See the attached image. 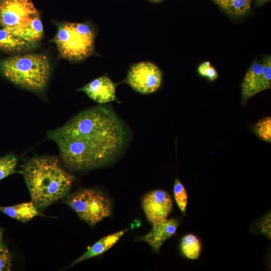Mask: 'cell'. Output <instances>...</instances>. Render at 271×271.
Listing matches in <instances>:
<instances>
[{
	"instance_id": "6da1fadb",
	"label": "cell",
	"mask_w": 271,
	"mask_h": 271,
	"mask_svg": "<svg viewBox=\"0 0 271 271\" xmlns=\"http://www.w3.org/2000/svg\"><path fill=\"white\" fill-rule=\"evenodd\" d=\"M57 145L64 165L74 171L103 166L123 147L125 132L110 109L97 107L85 111L50 132Z\"/></svg>"
},
{
	"instance_id": "7a4b0ae2",
	"label": "cell",
	"mask_w": 271,
	"mask_h": 271,
	"mask_svg": "<svg viewBox=\"0 0 271 271\" xmlns=\"http://www.w3.org/2000/svg\"><path fill=\"white\" fill-rule=\"evenodd\" d=\"M22 174L32 201L38 207L47 206L69 191L73 177L54 157L34 158L23 167Z\"/></svg>"
},
{
	"instance_id": "3957f363",
	"label": "cell",
	"mask_w": 271,
	"mask_h": 271,
	"mask_svg": "<svg viewBox=\"0 0 271 271\" xmlns=\"http://www.w3.org/2000/svg\"><path fill=\"white\" fill-rule=\"evenodd\" d=\"M0 70L13 83L29 90L40 91L47 83L50 65L45 55L26 54L3 60Z\"/></svg>"
},
{
	"instance_id": "277c9868",
	"label": "cell",
	"mask_w": 271,
	"mask_h": 271,
	"mask_svg": "<svg viewBox=\"0 0 271 271\" xmlns=\"http://www.w3.org/2000/svg\"><path fill=\"white\" fill-rule=\"evenodd\" d=\"M0 26L35 44L43 33L39 12L32 0H0Z\"/></svg>"
},
{
	"instance_id": "5b68a950",
	"label": "cell",
	"mask_w": 271,
	"mask_h": 271,
	"mask_svg": "<svg viewBox=\"0 0 271 271\" xmlns=\"http://www.w3.org/2000/svg\"><path fill=\"white\" fill-rule=\"evenodd\" d=\"M94 38V32L88 25L65 23L59 26L54 42L62 57L77 61L92 54Z\"/></svg>"
},
{
	"instance_id": "8992f818",
	"label": "cell",
	"mask_w": 271,
	"mask_h": 271,
	"mask_svg": "<svg viewBox=\"0 0 271 271\" xmlns=\"http://www.w3.org/2000/svg\"><path fill=\"white\" fill-rule=\"evenodd\" d=\"M78 216L90 225H95L111 214L108 199L101 192L82 189L70 195L66 200Z\"/></svg>"
},
{
	"instance_id": "52a82bcc",
	"label": "cell",
	"mask_w": 271,
	"mask_h": 271,
	"mask_svg": "<svg viewBox=\"0 0 271 271\" xmlns=\"http://www.w3.org/2000/svg\"><path fill=\"white\" fill-rule=\"evenodd\" d=\"M271 87V58H265L262 64H252L245 74L241 84V102Z\"/></svg>"
},
{
	"instance_id": "ba28073f",
	"label": "cell",
	"mask_w": 271,
	"mask_h": 271,
	"mask_svg": "<svg viewBox=\"0 0 271 271\" xmlns=\"http://www.w3.org/2000/svg\"><path fill=\"white\" fill-rule=\"evenodd\" d=\"M162 78V72L156 65L149 62H143L130 68L127 81L134 90L143 94H149L160 87Z\"/></svg>"
},
{
	"instance_id": "9c48e42d",
	"label": "cell",
	"mask_w": 271,
	"mask_h": 271,
	"mask_svg": "<svg viewBox=\"0 0 271 271\" xmlns=\"http://www.w3.org/2000/svg\"><path fill=\"white\" fill-rule=\"evenodd\" d=\"M143 207L147 219L153 225L167 219L172 210L173 202L166 191L156 190L144 196Z\"/></svg>"
},
{
	"instance_id": "30bf717a",
	"label": "cell",
	"mask_w": 271,
	"mask_h": 271,
	"mask_svg": "<svg viewBox=\"0 0 271 271\" xmlns=\"http://www.w3.org/2000/svg\"><path fill=\"white\" fill-rule=\"evenodd\" d=\"M179 224L177 219L170 218L153 224L150 231L142 239L147 242L155 251H158L164 242L176 233Z\"/></svg>"
},
{
	"instance_id": "8fae6325",
	"label": "cell",
	"mask_w": 271,
	"mask_h": 271,
	"mask_svg": "<svg viewBox=\"0 0 271 271\" xmlns=\"http://www.w3.org/2000/svg\"><path fill=\"white\" fill-rule=\"evenodd\" d=\"M79 90L84 91L97 102L104 103L116 99L115 86L108 77H98L85 85Z\"/></svg>"
},
{
	"instance_id": "7c38bea8",
	"label": "cell",
	"mask_w": 271,
	"mask_h": 271,
	"mask_svg": "<svg viewBox=\"0 0 271 271\" xmlns=\"http://www.w3.org/2000/svg\"><path fill=\"white\" fill-rule=\"evenodd\" d=\"M125 229L105 236L91 246L84 253L72 264L74 265L85 260L99 255L111 248L127 232Z\"/></svg>"
},
{
	"instance_id": "4fadbf2b",
	"label": "cell",
	"mask_w": 271,
	"mask_h": 271,
	"mask_svg": "<svg viewBox=\"0 0 271 271\" xmlns=\"http://www.w3.org/2000/svg\"><path fill=\"white\" fill-rule=\"evenodd\" d=\"M35 44L28 42L10 31L0 29V50L7 53L20 52L34 47Z\"/></svg>"
},
{
	"instance_id": "5bb4252c",
	"label": "cell",
	"mask_w": 271,
	"mask_h": 271,
	"mask_svg": "<svg viewBox=\"0 0 271 271\" xmlns=\"http://www.w3.org/2000/svg\"><path fill=\"white\" fill-rule=\"evenodd\" d=\"M0 211L22 222H26L40 215L38 207L32 201L10 206H0Z\"/></svg>"
},
{
	"instance_id": "9a60e30c",
	"label": "cell",
	"mask_w": 271,
	"mask_h": 271,
	"mask_svg": "<svg viewBox=\"0 0 271 271\" xmlns=\"http://www.w3.org/2000/svg\"><path fill=\"white\" fill-rule=\"evenodd\" d=\"M180 248L185 257L191 259H196L200 254L201 249L200 241L196 235L187 234L181 239Z\"/></svg>"
},
{
	"instance_id": "2e32d148",
	"label": "cell",
	"mask_w": 271,
	"mask_h": 271,
	"mask_svg": "<svg viewBox=\"0 0 271 271\" xmlns=\"http://www.w3.org/2000/svg\"><path fill=\"white\" fill-rule=\"evenodd\" d=\"M221 9L229 14L240 16L250 8L252 0H213Z\"/></svg>"
},
{
	"instance_id": "e0dca14e",
	"label": "cell",
	"mask_w": 271,
	"mask_h": 271,
	"mask_svg": "<svg viewBox=\"0 0 271 271\" xmlns=\"http://www.w3.org/2000/svg\"><path fill=\"white\" fill-rule=\"evenodd\" d=\"M173 194L178 207L182 213L185 215L188 202L187 192L184 185L178 178L175 180Z\"/></svg>"
},
{
	"instance_id": "ac0fdd59",
	"label": "cell",
	"mask_w": 271,
	"mask_h": 271,
	"mask_svg": "<svg viewBox=\"0 0 271 271\" xmlns=\"http://www.w3.org/2000/svg\"><path fill=\"white\" fill-rule=\"evenodd\" d=\"M253 131L261 140L271 142V117L267 116L260 119L254 126Z\"/></svg>"
},
{
	"instance_id": "d6986e66",
	"label": "cell",
	"mask_w": 271,
	"mask_h": 271,
	"mask_svg": "<svg viewBox=\"0 0 271 271\" xmlns=\"http://www.w3.org/2000/svg\"><path fill=\"white\" fill-rule=\"evenodd\" d=\"M17 159L8 155L0 159V181L15 172Z\"/></svg>"
},
{
	"instance_id": "ffe728a7",
	"label": "cell",
	"mask_w": 271,
	"mask_h": 271,
	"mask_svg": "<svg viewBox=\"0 0 271 271\" xmlns=\"http://www.w3.org/2000/svg\"><path fill=\"white\" fill-rule=\"evenodd\" d=\"M198 72L200 75L205 77L210 81H214L218 77V73L210 62L205 61L201 64L198 68Z\"/></svg>"
},
{
	"instance_id": "44dd1931",
	"label": "cell",
	"mask_w": 271,
	"mask_h": 271,
	"mask_svg": "<svg viewBox=\"0 0 271 271\" xmlns=\"http://www.w3.org/2000/svg\"><path fill=\"white\" fill-rule=\"evenodd\" d=\"M12 258L8 248L2 244L0 246V271L11 270Z\"/></svg>"
},
{
	"instance_id": "7402d4cb",
	"label": "cell",
	"mask_w": 271,
	"mask_h": 271,
	"mask_svg": "<svg viewBox=\"0 0 271 271\" xmlns=\"http://www.w3.org/2000/svg\"><path fill=\"white\" fill-rule=\"evenodd\" d=\"M259 229L263 234L270 238V213L268 214L260 222Z\"/></svg>"
},
{
	"instance_id": "603a6c76",
	"label": "cell",
	"mask_w": 271,
	"mask_h": 271,
	"mask_svg": "<svg viewBox=\"0 0 271 271\" xmlns=\"http://www.w3.org/2000/svg\"><path fill=\"white\" fill-rule=\"evenodd\" d=\"M3 230L0 228V246L3 244Z\"/></svg>"
},
{
	"instance_id": "cb8c5ba5",
	"label": "cell",
	"mask_w": 271,
	"mask_h": 271,
	"mask_svg": "<svg viewBox=\"0 0 271 271\" xmlns=\"http://www.w3.org/2000/svg\"><path fill=\"white\" fill-rule=\"evenodd\" d=\"M256 1L259 4H264L270 1V0H256Z\"/></svg>"
},
{
	"instance_id": "d4e9b609",
	"label": "cell",
	"mask_w": 271,
	"mask_h": 271,
	"mask_svg": "<svg viewBox=\"0 0 271 271\" xmlns=\"http://www.w3.org/2000/svg\"><path fill=\"white\" fill-rule=\"evenodd\" d=\"M149 1H152V2H160V1H162V0H149Z\"/></svg>"
}]
</instances>
